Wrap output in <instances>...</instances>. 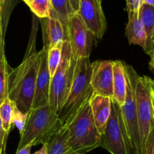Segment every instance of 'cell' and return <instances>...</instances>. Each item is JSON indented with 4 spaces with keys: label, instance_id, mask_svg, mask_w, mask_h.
Wrapping results in <instances>:
<instances>
[{
    "label": "cell",
    "instance_id": "obj_1",
    "mask_svg": "<svg viewBox=\"0 0 154 154\" xmlns=\"http://www.w3.org/2000/svg\"><path fill=\"white\" fill-rule=\"evenodd\" d=\"M38 23L33 19L30 37L22 63L8 71V96L17 108L28 113L32 108L35 83L40 66L42 49L36 50Z\"/></svg>",
    "mask_w": 154,
    "mask_h": 154
},
{
    "label": "cell",
    "instance_id": "obj_2",
    "mask_svg": "<svg viewBox=\"0 0 154 154\" xmlns=\"http://www.w3.org/2000/svg\"><path fill=\"white\" fill-rule=\"evenodd\" d=\"M63 126L57 113L48 105L32 108L17 150L27 145L46 144Z\"/></svg>",
    "mask_w": 154,
    "mask_h": 154
},
{
    "label": "cell",
    "instance_id": "obj_3",
    "mask_svg": "<svg viewBox=\"0 0 154 154\" xmlns=\"http://www.w3.org/2000/svg\"><path fill=\"white\" fill-rule=\"evenodd\" d=\"M91 72L90 58L77 60L70 91L61 110L57 114L64 126H67L72 121L93 95L90 84Z\"/></svg>",
    "mask_w": 154,
    "mask_h": 154
},
{
    "label": "cell",
    "instance_id": "obj_4",
    "mask_svg": "<svg viewBox=\"0 0 154 154\" xmlns=\"http://www.w3.org/2000/svg\"><path fill=\"white\" fill-rule=\"evenodd\" d=\"M66 127L69 146L76 154H85L100 147V134L95 125L89 102Z\"/></svg>",
    "mask_w": 154,
    "mask_h": 154
},
{
    "label": "cell",
    "instance_id": "obj_5",
    "mask_svg": "<svg viewBox=\"0 0 154 154\" xmlns=\"http://www.w3.org/2000/svg\"><path fill=\"white\" fill-rule=\"evenodd\" d=\"M77 60L72 57L69 41L62 45V57L60 66L51 77L49 93L50 106L58 114L61 110L72 87Z\"/></svg>",
    "mask_w": 154,
    "mask_h": 154
},
{
    "label": "cell",
    "instance_id": "obj_6",
    "mask_svg": "<svg viewBox=\"0 0 154 154\" xmlns=\"http://www.w3.org/2000/svg\"><path fill=\"white\" fill-rule=\"evenodd\" d=\"M153 80L135 73V97L139 129L141 154H144L147 137L154 126V111L152 101Z\"/></svg>",
    "mask_w": 154,
    "mask_h": 154
},
{
    "label": "cell",
    "instance_id": "obj_7",
    "mask_svg": "<svg viewBox=\"0 0 154 154\" xmlns=\"http://www.w3.org/2000/svg\"><path fill=\"white\" fill-rule=\"evenodd\" d=\"M100 147L111 154H133L120 107L113 100L111 116L100 135Z\"/></svg>",
    "mask_w": 154,
    "mask_h": 154
},
{
    "label": "cell",
    "instance_id": "obj_8",
    "mask_svg": "<svg viewBox=\"0 0 154 154\" xmlns=\"http://www.w3.org/2000/svg\"><path fill=\"white\" fill-rule=\"evenodd\" d=\"M127 78V90L124 105L120 107L123 121L130 140L133 154H141L139 129L137 117L136 104L135 97V70L131 66L125 64Z\"/></svg>",
    "mask_w": 154,
    "mask_h": 154
},
{
    "label": "cell",
    "instance_id": "obj_9",
    "mask_svg": "<svg viewBox=\"0 0 154 154\" xmlns=\"http://www.w3.org/2000/svg\"><path fill=\"white\" fill-rule=\"evenodd\" d=\"M93 35L84 21L75 13L71 17L66 40L69 41L72 57L76 60L90 58L93 47Z\"/></svg>",
    "mask_w": 154,
    "mask_h": 154
},
{
    "label": "cell",
    "instance_id": "obj_10",
    "mask_svg": "<svg viewBox=\"0 0 154 154\" xmlns=\"http://www.w3.org/2000/svg\"><path fill=\"white\" fill-rule=\"evenodd\" d=\"M78 15L96 39L102 38L107 29L102 0H80Z\"/></svg>",
    "mask_w": 154,
    "mask_h": 154
},
{
    "label": "cell",
    "instance_id": "obj_11",
    "mask_svg": "<svg viewBox=\"0 0 154 154\" xmlns=\"http://www.w3.org/2000/svg\"><path fill=\"white\" fill-rule=\"evenodd\" d=\"M92 72L90 84L93 94L113 98L112 60H98L91 63Z\"/></svg>",
    "mask_w": 154,
    "mask_h": 154
},
{
    "label": "cell",
    "instance_id": "obj_12",
    "mask_svg": "<svg viewBox=\"0 0 154 154\" xmlns=\"http://www.w3.org/2000/svg\"><path fill=\"white\" fill-rule=\"evenodd\" d=\"M51 79V77L48 66V51L43 48L40 66L36 79L34 99L32 108H36L48 105Z\"/></svg>",
    "mask_w": 154,
    "mask_h": 154
},
{
    "label": "cell",
    "instance_id": "obj_13",
    "mask_svg": "<svg viewBox=\"0 0 154 154\" xmlns=\"http://www.w3.org/2000/svg\"><path fill=\"white\" fill-rule=\"evenodd\" d=\"M43 32L44 48L48 51L54 47L62 46L66 40L64 27L60 20L54 17L40 19Z\"/></svg>",
    "mask_w": 154,
    "mask_h": 154
},
{
    "label": "cell",
    "instance_id": "obj_14",
    "mask_svg": "<svg viewBox=\"0 0 154 154\" xmlns=\"http://www.w3.org/2000/svg\"><path fill=\"white\" fill-rule=\"evenodd\" d=\"M111 102L112 99L111 98L94 94L89 101L93 120L100 135L103 134L111 116Z\"/></svg>",
    "mask_w": 154,
    "mask_h": 154
},
{
    "label": "cell",
    "instance_id": "obj_15",
    "mask_svg": "<svg viewBox=\"0 0 154 154\" xmlns=\"http://www.w3.org/2000/svg\"><path fill=\"white\" fill-rule=\"evenodd\" d=\"M126 63L120 60L114 61L113 65V98L112 100L115 102L120 107L125 103L127 90V78H126Z\"/></svg>",
    "mask_w": 154,
    "mask_h": 154
},
{
    "label": "cell",
    "instance_id": "obj_16",
    "mask_svg": "<svg viewBox=\"0 0 154 154\" xmlns=\"http://www.w3.org/2000/svg\"><path fill=\"white\" fill-rule=\"evenodd\" d=\"M125 34L130 45H137L145 51L147 48V35L138 17V11L128 12V22Z\"/></svg>",
    "mask_w": 154,
    "mask_h": 154
},
{
    "label": "cell",
    "instance_id": "obj_17",
    "mask_svg": "<svg viewBox=\"0 0 154 154\" xmlns=\"http://www.w3.org/2000/svg\"><path fill=\"white\" fill-rule=\"evenodd\" d=\"M46 145L47 154H76L69 146V132L66 126H63Z\"/></svg>",
    "mask_w": 154,
    "mask_h": 154
},
{
    "label": "cell",
    "instance_id": "obj_18",
    "mask_svg": "<svg viewBox=\"0 0 154 154\" xmlns=\"http://www.w3.org/2000/svg\"><path fill=\"white\" fill-rule=\"evenodd\" d=\"M138 14L147 35V48L145 52L149 54L152 50V39L154 35V7L142 4Z\"/></svg>",
    "mask_w": 154,
    "mask_h": 154
},
{
    "label": "cell",
    "instance_id": "obj_19",
    "mask_svg": "<svg viewBox=\"0 0 154 154\" xmlns=\"http://www.w3.org/2000/svg\"><path fill=\"white\" fill-rule=\"evenodd\" d=\"M51 2V17L58 18L63 24L66 33V39L67 35L68 26L69 20L74 11H72L69 0H50Z\"/></svg>",
    "mask_w": 154,
    "mask_h": 154
},
{
    "label": "cell",
    "instance_id": "obj_20",
    "mask_svg": "<svg viewBox=\"0 0 154 154\" xmlns=\"http://www.w3.org/2000/svg\"><path fill=\"white\" fill-rule=\"evenodd\" d=\"M15 107V104L9 98H7L0 105V119L3 129L8 135L13 125V114Z\"/></svg>",
    "mask_w": 154,
    "mask_h": 154
},
{
    "label": "cell",
    "instance_id": "obj_21",
    "mask_svg": "<svg viewBox=\"0 0 154 154\" xmlns=\"http://www.w3.org/2000/svg\"><path fill=\"white\" fill-rule=\"evenodd\" d=\"M8 66L6 61L5 54L0 57V105L5 100L8 96Z\"/></svg>",
    "mask_w": 154,
    "mask_h": 154
},
{
    "label": "cell",
    "instance_id": "obj_22",
    "mask_svg": "<svg viewBox=\"0 0 154 154\" xmlns=\"http://www.w3.org/2000/svg\"><path fill=\"white\" fill-rule=\"evenodd\" d=\"M29 7L39 19L51 17V7L50 0H33Z\"/></svg>",
    "mask_w": 154,
    "mask_h": 154
},
{
    "label": "cell",
    "instance_id": "obj_23",
    "mask_svg": "<svg viewBox=\"0 0 154 154\" xmlns=\"http://www.w3.org/2000/svg\"><path fill=\"white\" fill-rule=\"evenodd\" d=\"M62 57V46L54 47L48 51V66L52 77L60 66Z\"/></svg>",
    "mask_w": 154,
    "mask_h": 154
},
{
    "label": "cell",
    "instance_id": "obj_24",
    "mask_svg": "<svg viewBox=\"0 0 154 154\" xmlns=\"http://www.w3.org/2000/svg\"><path fill=\"white\" fill-rule=\"evenodd\" d=\"M27 117H28V113L22 112L17 108V106L15 107L13 114V124H14V126L17 128L20 135H21L23 132L26 123Z\"/></svg>",
    "mask_w": 154,
    "mask_h": 154
},
{
    "label": "cell",
    "instance_id": "obj_25",
    "mask_svg": "<svg viewBox=\"0 0 154 154\" xmlns=\"http://www.w3.org/2000/svg\"><path fill=\"white\" fill-rule=\"evenodd\" d=\"M4 5L0 8V57L5 54V24H4V14H3Z\"/></svg>",
    "mask_w": 154,
    "mask_h": 154
},
{
    "label": "cell",
    "instance_id": "obj_26",
    "mask_svg": "<svg viewBox=\"0 0 154 154\" xmlns=\"http://www.w3.org/2000/svg\"><path fill=\"white\" fill-rule=\"evenodd\" d=\"M144 154H154V126L147 137Z\"/></svg>",
    "mask_w": 154,
    "mask_h": 154
},
{
    "label": "cell",
    "instance_id": "obj_27",
    "mask_svg": "<svg viewBox=\"0 0 154 154\" xmlns=\"http://www.w3.org/2000/svg\"><path fill=\"white\" fill-rule=\"evenodd\" d=\"M8 134L5 132L2 127L1 119H0V154H5L6 141H7Z\"/></svg>",
    "mask_w": 154,
    "mask_h": 154
},
{
    "label": "cell",
    "instance_id": "obj_28",
    "mask_svg": "<svg viewBox=\"0 0 154 154\" xmlns=\"http://www.w3.org/2000/svg\"><path fill=\"white\" fill-rule=\"evenodd\" d=\"M127 11H138L143 4V0H126Z\"/></svg>",
    "mask_w": 154,
    "mask_h": 154
},
{
    "label": "cell",
    "instance_id": "obj_29",
    "mask_svg": "<svg viewBox=\"0 0 154 154\" xmlns=\"http://www.w3.org/2000/svg\"><path fill=\"white\" fill-rule=\"evenodd\" d=\"M69 1L74 13H78V10H79L80 0H69Z\"/></svg>",
    "mask_w": 154,
    "mask_h": 154
},
{
    "label": "cell",
    "instance_id": "obj_30",
    "mask_svg": "<svg viewBox=\"0 0 154 154\" xmlns=\"http://www.w3.org/2000/svg\"><path fill=\"white\" fill-rule=\"evenodd\" d=\"M32 146L27 145L26 147H23V148L20 149V150H17V152L15 154H31V149Z\"/></svg>",
    "mask_w": 154,
    "mask_h": 154
},
{
    "label": "cell",
    "instance_id": "obj_31",
    "mask_svg": "<svg viewBox=\"0 0 154 154\" xmlns=\"http://www.w3.org/2000/svg\"><path fill=\"white\" fill-rule=\"evenodd\" d=\"M33 154H47V145L46 144H42V147H41L40 150H38Z\"/></svg>",
    "mask_w": 154,
    "mask_h": 154
},
{
    "label": "cell",
    "instance_id": "obj_32",
    "mask_svg": "<svg viewBox=\"0 0 154 154\" xmlns=\"http://www.w3.org/2000/svg\"><path fill=\"white\" fill-rule=\"evenodd\" d=\"M143 4L148 5L154 7V0H143Z\"/></svg>",
    "mask_w": 154,
    "mask_h": 154
},
{
    "label": "cell",
    "instance_id": "obj_33",
    "mask_svg": "<svg viewBox=\"0 0 154 154\" xmlns=\"http://www.w3.org/2000/svg\"><path fill=\"white\" fill-rule=\"evenodd\" d=\"M149 56L150 57V63H152V62L154 61V49H153L151 51V52L148 54Z\"/></svg>",
    "mask_w": 154,
    "mask_h": 154
},
{
    "label": "cell",
    "instance_id": "obj_34",
    "mask_svg": "<svg viewBox=\"0 0 154 154\" xmlns=\"http://www.w3.org/2000/svg\"><path fill=\"white\" fill-rule=\"evenodd\" d=\"M23 1L24 2H25L26 4L27 5L29 6V5L30 4H31L32 2V1H33V0H23Z\"/></svg>",
    "mask_w": 154,
    "mask_h": 154
},
{
    "label": "cell",
    "instance_id": "obj_35",
    "mask_svg": "<svg viewBox=\"0 0 154 154\" xmlns=\"http://www.w3.org/2000/svg\"><path fill=\"white\" fill-rule=\"evenodd\" d=\"M150 68L151 69V70L153 71V73H154V61L152 62V63H150Z\"/></svg>",
    "mask_w": 154,
    "mask_h": 154
},
{
    "label": "cell",
    "instance_id": "obj_36",
    "mask_svg": "<svg viewBox=\"0 0 154 154\" xmlns=\"http://www.w3.org/2000/svg\"><path fill=\"white\" fill-rule=\"evenodd\" d=\"M6 1H7V0H0V8H2L4 5L5 3L6 2Z\"/></svg>",
    "mask_w": 154,
    "mask_h": 154
},
{
    "label": "cell",
    "instance_id": "obj_37",
    "mask_svg": "<svg viewBox=\"0 0 154 154\" xmlns=\"http://www.w3.org/2000/svg\"><path fill=\"white\" fill-rule=\"evenodd\" d=\"M152 94H153V96L154 97V81H153V83H152Z\"/></svg>",
    "mask_w": 154,
    "mask_h": 154
},
{
    "label": "cell",
    "instance_id": "obj_38",
    "mask_svg": "<svg viewBox=\"0 0 154 154\" xmlns=\"http://www.w3.org/2000/svg\"><path fill=\"white\" fill-rule=\"evenodd\" d=\"M154 49V35H153V39H152V50ZM151 50V51H152ZM151 52V51H150Z\"/></svg>",
    "mask_w": 154,
    "mask_h": 154
},
{
    "label": "cell",
    "instance_id": "obj_39",
    "mask_svg": "<svg viewBox=\"0 0 154 154\" xmlns=\"http://www.w3.org/2000/svg\"><path fill=\"white\" fill-rule=\"evenodd\" d=\"M152 96H153V94H152ZM152 101H153V111H154V97L153 96V98H152Z\"/></svg>",
    "mask_w": 154,
    "mask_h": 154
}]
</instances>
